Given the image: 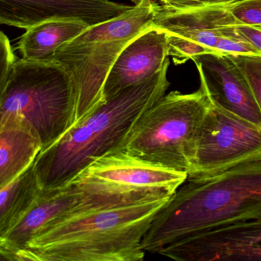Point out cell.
Listing matches in <instances>:
<instances>
[{
  "mask_svg": "<svg viewBox=\"0 0 261 261\" xmlns=\"http://www.w3.org/2000/svg\"><path fill=\"white\" fill-rule=\"evenodd\" d=\"M246 77L261 110V56L228 55Z\"/></svg>",
  "mask_w": 261,
  "mask_h": 261,
  "instance_id": "ac0fdd59",
  "label": "cell"
},
{
  "mask_svg": "<svg viewBox=\"0 0 261 261\" xmlns=\"http://www.w3.org/2000/svg\"><path fill=\"white\" fill-rule=\"evenodd\" d=\"M34 163V162H33ZM41 193L33 164L0 191V238L13 228Z\"/></svg>",
  "mask_w": 261,
  "mask_h": 261,
  "instance_id": "e0dca14e",
  "label": "cell"
},
{
  "mask_svg": "<svg viewBox=\"0 0 261 261\" xmlns=\"http://www.w3.org/2000/svg\"><path fill=\"white\" fill-rule=\"evenodd\" d=\"M41 142L24 121L9 118L0 125V191L33 164Z\"/></svg>",
  "mask_w": 261,
  "mask_h": 261,
  "instance_id": "9a60e30c",
  "label": "cell"
},
{
  "mask_svg": "<svg viewBox=\"0 0 261 261\" xmlns=\"http://www.w3.org/2000/svg\"><path fill=\"white\" fill-rule=\"evenodd\" d=\"M261 218V161L217 174L187 177L153 219L142 241L146 252L197 233Z\"/></svg>",
  "mask_w": 261,
  "mask_h": 261,
  "instance_id": "7a4b0ae2",
  "label": "cell"
},
{
  "mask_svg": "<svg viewBox=\"0 0 261 261\" xmlns=\"http://www.w3.org/2000/svg\"><path fill=\"white\" fill-rule=\"evenodd\" d=\"M162 7L168 10L179 11L208 6H227L239 0H159Z\"/></svg>",
  "mask_w": 261,
  "mask_h": 261,
  "instance_id": "44dd1931",
  "label": "cell"
},
{
  "mask_svg": "<svg viewBox=\"0 0 261 261\" xmlns=\"http://www.w3.org/2000/svg\"><path fill=\"white\" fill-rule=\"evenodd\" d=\"M187 177L117 150L93 162L72 184L83 195L81 207L104 208L169 199Z\"/></svg>",
  "mask_w": 261,
  "mask_h": 261,
  "instance_id": "52a82bcc",
  "label": "cell"
},
{
  "mask_svg": "<svg viewBox=\"0 0 261 261\" xmlns=\"http://www.w3.org/2000/svg\"><path fill=\"white\" fill-rule=\"evenodd\" d=\"M83 195L73 184L43 191L21 220L0 238V260H21V253L41 231L77 209Z\"/></svg>",
  "mask_w": 261,
  "mask_h": 261,
  "instance_id": "5bb4252c",
  "label": "cell"
},
{
  "mask_svg": "<svg viewBox=\"0 0 261 261\" xmlns=\"http://www.w3.org/2000/svg\"><path fill=\"white\" fill-rule=\"evenodd\" d=\"M239 24L228 5L179 11L160 6L153 26L167 33L169 57L181 64L197 55L217 52L219 42Z\"/></svg>",
  "mask_w": 261,
  "mask_h": 261,
  "instance_id": "9c48e42d",
  "label": "cell"
},
{
  "mask_svg": "<svg viewBox=\"0 0 261 261\" xmlns=\"http://www.w3.org/2000/svg\"><path fill=\"white\" fill-rule=\"evenodd\" d=\"M169 199L104 208L80 206L32 239L21 260H144L143 239Z\"/></svg>",
  "mask_w": 261,
  "mask_h": 261,
  "instance_id": "3957f363",
  "label": "cell"
},
{
  "mask_svg": "<svg viewBox=\"0 0 261 261\" xmlns=\"http://www.w3.org/2000/svg\"><path fill=\"white\" fill-rule=\"evenodd\" d=\"M257 161H261V127L210 102L188 177L212 176Z\"/></svg>",
  "mask_w": 261,
  "mask_h": 261,
  "instance_id": "ba28073f",
  "label": "cell"
},
{
  "mask_svg": "<svg viewBox=\"0 0 261 261\" xmlns=\"http://www.w3.org/2000/svg\"><path fill=\"white\" fill-rule=\"evenodd\" d=\"M158 254L180 261H261V218L197 233Z\"/></svg>",
  "mask_w": 261,
  "mask_h": 261,
  "instance_id": "30bf717a",
  "label": "cell"
},
{
  "mask_svg": "<svg viewBox=\"0 0 261 261\" xmlns=\"http://www.w3.org/2000/svg\"><path fill=\"white\" fill-rule=\"evenodd\" d=\"M76 92L68 70L55 61L15 60L0 95V125L9 118L24 121L42 150L76 123Z\"/></svg>",
  "mask_w": 261,
  "mask_h": 261,
  "instance_id": "277c9868",
  "label": "cell"
},
{
  "mask_svg": "<svg viewBox=\"0 0 261 261\" xmlns=\"http://www.w3.org/2000/svg\"><path fill=\"white\" fill-rule=\"evenodd\" d=\"M128 12L89 26L60 48L52 61L73 77L76 92V122L104 102L102 90L112 66L130 41L153 27L160 6L155 0H133Z\"/></svg>",
  "mask_w": 261,
  "mask_h": 261,
  "instance_id": "5b68a950",
  "label": "cell"
},
{
  "mask_svg": "<svg viewBox=\"0 0 261 261\" xmlns=\"http://www.w3.org/2000/svg\"><path fill=\"white\" fill-rule=\"evenodd\" d=\"M89 26L77 20L55 19L35 25L21 35L18 50L26 61H51L57 51L81 35Z\"/></svg>",
  "mask_w": 261,
  "mask_h": 261,
  "instance_id": "2e32d148",
  "label": "cell"
},
{
  "mask_svg": "<svg viewBox=\"0 0 261 261\" xmlns=\"http://www.w3.org/2000/svg\"><path fill=\"white\" fill-rule=\"evenodd\" d=\"M200 87L212 104L261 127V110L240 67L226 54L211 52L193 57Z\"/></svg>",
  "mask_w": 261,
  "mask_h": 261,
  "instance_id": "8fae6325",
  "label": "cell"
},
{
  "mask_svg": "<svg viewBox=\"0 0 261 261\" xmlns=\"http://www.w3.org/2000/svg\"><path fill=\"white\" fill-rule=\"evenodd\" d=\"M210 101L202 88L171 91L138 119L119 150L175 171L190 173L196 140Z\"/></svg>",
  "mask_w": 261,
  "mask_h": 261,
  "instance_id": "8992f818",
  "label": "cell"
},
{
  "mask_svg": "<svg viewBox=\"0 0 261 261\" xmlns=\"http://www.w3.org/2000/svg\"><path fill=\"white\" fill-rule=\"evenodd\" d=\"M170 62L141 84L104 101L41 150L33 169L43 191L64 188L99 158L121 150L143 113L168 89Z\"/></svg>",
  "mask_w": 261,
  "mask_h": 261,
  "instance_id": "6da1fadb",
  "label": "cell"
},
{
  "mask_svg": "<svg viewBox=\"0 0 261 261\" xmlns=\"http://www.w3.org/2000/svg\"><path fill=\"white\" fill-rule=\"evenodd\" d=\"M228 9L242 24L261 27V0H239Z\"/></svg>",
  "mask_w": 261,
  "mask_h": 261,
  "instance_id": "d6986e66",
  "label": "cell"
},
{
  "mask_svg": "<svg viewBox=\"0 0 261 261\" xmlns=\"http://www.w3.org/2000/svg\"><path fill=\"white\" fill-rule=\"evenodd\" d=\"M238 32L261 52V27L239 24L236 26Z\"/></svg>",
  "mask_w": 261,
  "mask_h": 261,
  "instance_id": "7402d4cb",
  "label": "cell"
},
{
  "mask_svg": "<svg viewBox=\"0 0 261 261\" xmlns=\"http://www.w3.org/2000/svg\"><path fill=\"white\" fill-rule=\"evenodd\" d=\"M15 61V55L7 35L0 31V95Z\"/></svg>",
  "mask_w": 261,
  "mask_h": 261,
  "instance_id": "ffe728a7",
  "label": "cell"
},
{
  "mask_svg": "<svg viewBox=\"0 0 261 261\" xmlns=\"http://www.w3.org/2000/svg\"><path fill=\"white\" fill-rule=\"evenodd\" d=\"M132 8L110 0H0V24L28 29L50 20L70 19L93 26Z\"/></svg>",
  "mask_w": 261,
  "mask_h": 261,
  "instance_id": "7c38bea8",
  "label": "cell"
},
{
  "mask_svg": "<svg viewBox=\"0 0 261 261\" xmlns=\"http://www.w3.org/2000/svg\"><path fill=\"white\" fill-rule=\"evenodd\" d=\"M168 58L167 34L153 26L130 41L116 58L104 83L103 101L152 78Z\"/></svg>",
  "mask_w": 261,
  "mask_h": 261,
  "instance_id": "4fadbf2b",
  "label": "cell"
}]
</instances>
